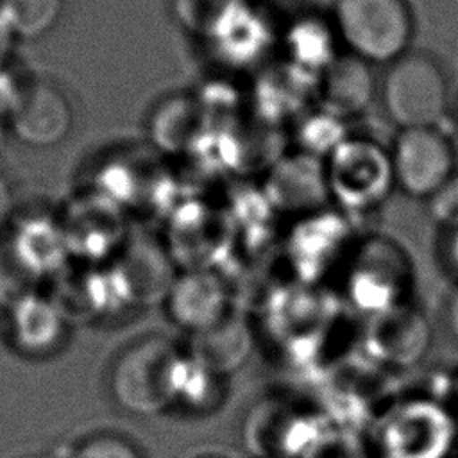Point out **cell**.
Instances as JSON below:
<instances>
[{
  "label": "cell",
  "instance_id": "1",
  "mask_svg": "<svg viewBox=\"0 0 458 458\" xmlns=\"http://www.w3.org/2000/svg\"><path fill=\"white\" fill-rule=\"evenodd\" d=\"M190 358L163 336H147L125 347L111 365L109 392L134 417L166 411L184 390Z\"/></svg>",
  "mask_w": 458,
  "mask_h": 458
},
{
  "label": "cell",
  "instance_id": "2",
  "mask_svg": "<svg viewBox=\"0 0 458 458\" xmlns=\"http://www.w3.org/2000/svg\"><path fill=\"white\" fill-rule=\"evenodd\" d=\"M333 14L338 36L363 63H394L413 36L404 0H336Z\"/></svg>",
  "mask_w": 458,
  "mask_h": 458
},
{
  "label": "cell",
  "instance_id": "3",
  "mask_svg": "<svg viewBox=\"0 0 458 458\" xmlns=\"http://www.w3.org/2000/svg\"><path fill=\"white\" fill-rule=\"evenodd\" d=\"M381 104L401 129L438 127L449 104L447 77L429 55L406 52L383 77Z\"/></svg>",
  "mask_w": 458,
  "mask_h": 458
},
{
  "label": "cell",
  "instance_id": "4",
  "mask_svg": "<svg viewBox=\"0 0 458 458\" xmlns=\"http://www.w3.org/2000/svg\"><path fill=\"white\" fill-rule=\"evenodd\" d=\"M390 166L394 181L404 193L431 199L456 175V154L438 127L401 129Z\"/></svg>",
  "mask_w": 458,
  "mask_h": 458
},
{
  "label": "cell",
  "instance_id": "5",
  "mask_svg": "<svg viewBox=\"0 0 458 458\" xmlns=\"http://www.w3.org/2000/svg\"><path fill=\"white\" fill-rule=\"evenodd\" d=\"M73 127V109L64 91L47 79L21 82L7 129L18 141L34 148L63 143Z\"/></svg>",
  "mask_w": 458,
  "mask_h": 458
},
{
  "label": "cell",
  "instance_id": "6",
  "mask_svg": "<svg viewBox=\"0 0 458 458\" xmlns=\"http://www.w3.org/2000/svg\"><path fill=\"white\" fill-rule=\"evenodd\" d=\"M456 422L433 401H411L388 420L383 433L386 458H447Z\"/></svg>",
  "mask_w": 458,
  "mask_h": 458
},
{
  "label": "cell",
  "instance_id": "7",
  "mask_svg": "<svg viewBox=\"0 0 458 458\" xmlns=\"http://www.w3.org/2000/svg\"><path fill=\"white\" fill-rule=\"evenodd\" d=\"M170 318L193 335L227 318V297L222 283L206 272H190L175 279L166 295Z\"/></svg>",
  "mask_w": 458,
  "mask_h": 458
},
{
  "label": "cell",
  "instance_id": "8",
  "mask_svg": "<svg viewBox=\"0 0 458 458\" xmlns=\"http://www.w3.org/2000/svg\"><path fill=\"white\" fill-rule=\"evenodd\" d=\"M250 349L247 327L227 317L218 326L193 335L190 360L211 376H225L247 360Z\"/></svg>",
  "mask_w": 458,
  "mask_h": 458
},
{
  "label": "cell",
  "instance_id": "9",
  "mask_svg": "<svg viewBox=\"0 0 458 458\" xmlns=\"http://www.w3.org/2000/svg\"><path fill=\"white\" fill-rule=\"evenodd\" d=\"M11 333L16 345L30 354H45L57 347L63 336V317L47 301L25 297L11 313Z\"/></svg>",
  "mask_w": 458,
  "mask_h": 458
},
{
  "label": "cell",
  "instance_id": "10",
  "mask_svg": "<svg viewBox=\"0 0 458 458\" xmlns=\"http://www.w3.org/2000/svg\"><path fill=\"white\" fill-rule=\"evenodd\" d=\"M428 326L422 318L410 317L403 320H390L377 327L374 347L377 356L390 363L410 365L417 361L428 347Z\"/></svg>",
  "mask_w": 458,
  "mask_h": 458
},
{
  "label": "cell",
  "instance_id": "11",
  "mask_svg": "<svg viewBox=\"0 0 458 458\" xmlns=\"http://www.w3.org/2000/svg\"><path fill=\"white\" fill-rule=\"evenodd\" d=\"M64 0H0V14L18 39H39L63 16Z\"/></svg>",
  "mask_w": 458,
  "mask_h": 458
},
{
  "label": "cell",
  "instance_id": "12",
  "mask_svg": "<svg viewBox=\"0 0 458 458\" xmlns=\"http://www.w3.org/2000/svg\"><path fill=\"white\" fill-rule=\"evenodd\" d=\"M370 77L361 59L338 64L327 81V98L336 109H358L370 95Z\"/></svg>",
  "mask_w": 458,
  "mask_h": 458
},
{
  "label": "cell",
  "instance_id": "13",
  "mask_svg": "<svg viewBox=\"0 0 458 458\" xmlns=\"http://www.w3.org/2000/svg\"><path fill=\"white\" fill-rule=\"evenodd\" d=\"M72 458H143L138 447L123 437L100 433L77 445Z\"/></svg>",
  "mask_w": 458,
  "mask_h": 458
},
{
  "label": "cell",
  "instance_id": "14",
  "mask_svg": "<svg viewBox=\"0 0 458 458\" xmlns=\"http://www.w3.org/2000/svg\"><path fill=\"white\" fill-rule=\"evenodd\" d=\"M438 218L458 225V177L454 175L438 193L431 197Z\"/></svg>",
  "mask_w": 458,
  "mask_h": 458
},
{
  "label": "cell",
  "instance_id": "15",
  "mask_svg": "<svg viewBox=\"0 0 458 458\" xmlns=\"http://www.w3.org/2000/svg\"><path fill=\"white\" fill-rule=\"evenodd\" d=\"M310 458H365L363 449L347 438L322 440L318 447L311 449Z\"/></svg>",
  "mask_w": 458,
  "mask_h": 458
},
{
  "label": "cell",
  "instance_id": "16",
  "mask_svg": "<svg viewBox=\"0 0 458 458\" xmlns=\"http://www.w3.org/2000/svg\"><path fill=\"white\" fill-rule=\"evenodd\" d=\"M16 41H18V38L14 36V32L11 30V27L4 20V16L0 14V70L7 68V63L13 55Z\"/></svg>",
  "mask_w": 458,
  "mask_h": 458
},
{
  "label": "cell",
  "instance_id": "17",
  "mask_svg": "<svg viewBox=\"0 0 458 458\" xmlns=\"http://www.w3.org/2000/svg\"><path fill=\"white\" fill-rule=\"evenodd\" d=\"M14 208V191L7 174L0 168V224H4Z\"/></svg>",
  "mask_w": 458,
  "mask_h": 458
},
{
  "label": "cell",
  "instance_id": "18",
  "mask_svg": "<svg viewBox=\"0 0 458 458\" xmlns=\"http://www.w3.org/2000/svg\"><path fill=\"white\" fill-rule=\"evenodd\" d=\"M445 322H447V329H449L451 336L458 342V288H454L447 299Z\"/></svg>",
  "mask_w": 458,
  "mask_h": 458
},
{
  "label": "cell",
  "instance_id": "19",
  "mask_svg": "<svg viewBox=\"0 0 458 458\" xmlns=\"http://www.w3.org/2000/svg\"><path fill=\"white\" fill-rule=\"evenodd\" d=\"M453 236H451V242H449V258H451V263L453 267L458 270V225L453 227Z\"/></svg>",
  "mask_w": 458,
  "mask_h": 458
},
{
  "label": "cell",
  "instance_id": "20",
  "mask_svg": "<svg viewBox=\"0 0 458 458\" xmlns=\"http://www.w3.org/2000/svg\"><path fill=\"white\" fill-rule=\"evenodd\" d=\"M5 131H7V123L0 120V143H2V140H4V136H5Z\"/></svg>",
  "mask_w": 458,
  "mask_h": 458
},
{
  "label": "cell",
  "instance_id": "21",
  "mask_svg": "<svg viewBox=\"0 0 458 458\" xmlns=\"http://www.w3.org/2000/svg\"><path fill=\"white\" fill-rule=\"evenodd\" d=\"M454 392H456V401H458V379H456V390Z\"/></svg>",
  "mask_w": 458,
  "mask_h": 458
}]
</instances>
